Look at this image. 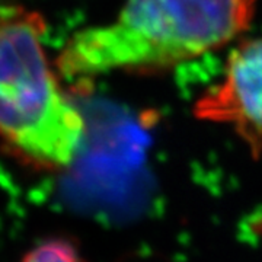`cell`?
Instances as JSON below:
<instances>
[{"instance_id":"1","label":"cell","mask_w":262,"mask_h":262,"mask_svg":"<svg viewBox=\"0 0 262 262\" xmlns=\"http://www.w3.org/2000/svg\"><path fill=\"white\" fill-rule=\"evenodd\" d=\"M258 0H125L108 24L76 32L57 57L67 79L156 72L219 50L252 22Z\"/></svg>"},{"instance_id":"2","label":"cell","mask_w":262,"mask_h":262,"mask_svg":"<svg viewBox=\"0 0 262 262\" xmlns=\"http://www.w3.org/2000/svg\"><path fill=\"white\" fill-rule=\"evenodd\" d=\"M46 32L39 13L0 3V139L34 166L61 169L77 156L86 125L51 67Z\"/></svg>"},{"instance_id":"3","label":"cell","mask_w":262,"mask_h":262,"mask_svg":"<svg viewBox=\"0 0 262 262\" xmlns=\"http://www.w3.org/2000/svg\"><path fill=\"white\" fill-rule=\"evenodd\" d=\"M201 121L230 125L253 158L262 155V35L230 51L225 75L192 108Z\"/></svg>"},{"instance_id":"4","label":"cell","mask_w":262,"mask_h":262,"mask_svg":"<svg viewBox=\"0 0 262 262\" xmlns=\"http://www.w3.org/2000/svg\"><path fill=\"white\" fill-rule=\"evenodd\" d=\"M20 262H83V259L72 241L53 237L34 246Z\"/></svg>"}]
</instances>
